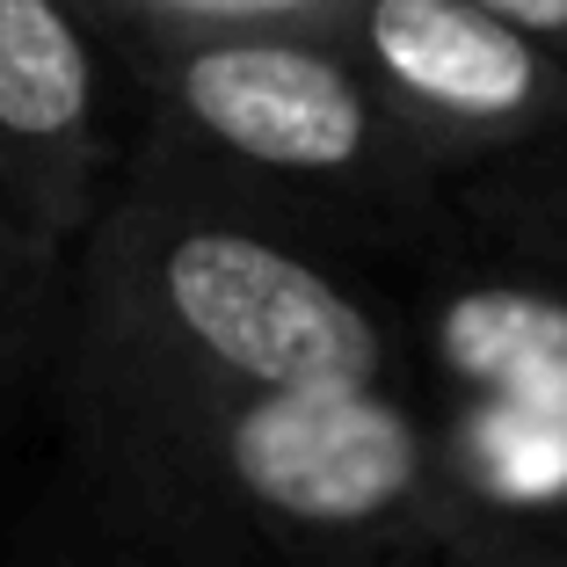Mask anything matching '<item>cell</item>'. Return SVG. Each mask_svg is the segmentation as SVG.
Instances as JSON below:
<instances>
[{"label":"cell","instance_id":"obj_4","mask_svg":"<svg viewBox=\"0 0 567 567\" xmlns=\"http://www.w3.org/2000/svg\"><path fill=\"white\" fill-rule=\"evenodd\" d=\"M342 51L451 183L567 132V66L481 0H357Z\"/></svg>","mask_w":567,"mask_h":567},{"label":"cell","instance_id":"obj_3","mask_svg":"<svg viewBox=\"0 0 567 567\" xmlns=\"http://www.w3.org/2000/svg\"><path fill=\"white\" fill-rule=\"evenodd\" d=\"M444 567H567V284L451 226L401 306Z\"/></svg>","mask_w":567,"mask_h":567},{"label":"cell","instance_id":"obj_2","mask_svg":"<svg viewBox=\"0 0 567 567\" xmlns=\"http://www.w3.org/2000/svg\"><path fill=\"white\" fill-rule=\"evenodd\" d=\"M124 73L146 146H167L334 248L364 234L430 240L451 226V175L401 132L342 37H189Z\"/></svg>","mask_w":567,"mask_h":567},{"label":"cell","instance_id":"obj_1","mask_svg":"<svg viewBox=\"0 0 567 567\" xmlns=\"http://www.w3.org/2000/svg\"><path fill=\"white\" fill-rule=\"evenodd\" d=\"M66 487L175 567H444L415 385H183L59 357Z\"/></svg>","mask_w":567,"mask_h":567},{"label":"cell","instance_id":"obj_10","mask_svg":"<svg viewBox=\"0 0 567 567\" xmlns=\"http://www.w3.org/2000/svg\"><path fill=\"white\" fill-rule=\"evenodd\" d=\"M487 16H502L509 30H524L532 44H546L567 66V0H481Z\"/></svg>","mask_w":567,"mask_h":567},{"label":"cell","instance_id":"obj_6","mask_svg":"<svg viewBox=\"0 0 567 567\" xmlns=\"http://www.w3.org/2000/svg\"><path fill=\"white\" fill-rule=\"evenodd\" d=\"M451 226L567 284V132L451 183Z\"/></svg>","mask_w":567,"mask_h":567},{"label":"cell","instance_id":"obj_9","mask_svg":"<svg viewBox=\"0 0 567 567\" xmlns=\"http://www.w3.org/2000/svg\"><path fill=\"white\" fill-rule=\"evenodd\" d=\"M0 567H175V560H161V553L132 546V538H117V532H102L81 502L59 487V495L44 502V517L22 532V546L0 553Z\"/></svg>","mask_w":567,"mask_h":567},{"label":"cell","instance_id":"obj_7","mask_svg":"<svg viewBox=\"0 0 567 567\" xmlns=\"http://www.w3.org/2000/svg\"><path fill=\"white\" fill-rule=\"evenodd\" d=\"M66 299H73V255L44 248L0 204V444H8L22 408L51 393V379H59Z\"/></svg>","mask_w":567,"mask_h":567},{"label":"cell","instance_id":"obj_8","mask_svg":"<svg viewBox=\"0 0 567 567\" xmlns=\"http://www.w3.org/2000/svg\"><path fill=\"white\" fill-rule=\"evenodd\" d=\"M102 44L124 66L161 44L189 37H255V30H299V37H342L357 0H81Z\"/></svg>","mask_w":567,"mask_h":567},{"label":"cell","instance_id":"obj_5","mask_svg":"<svg viewBox=\"0 0 567 567\" xmlns=\"http://www.w3.org/2000/svg\"><path fill=\"white\" fill-rule=\"evenodd\" d=\"M132 73L81 0H0V204L44 248L81 255L138 138Z\"/></svg>","mask_w":567,"mask_h":567}]
</instances>
